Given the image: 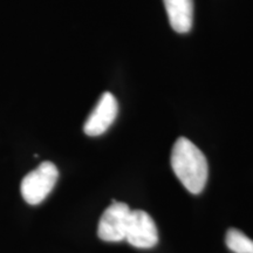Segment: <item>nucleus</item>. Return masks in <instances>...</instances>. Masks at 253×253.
<instances>
[{
	"mask_svg": "<svg viewBox=\"0 0 253 253\" xmlns=\"http://www.w3.org/2000/svg\"><path fill=\"white\" fill-rule=\"evenodd\" d=\"M59 178V170L54 163L42 162L37 169L28 172L21 181L20 191L25 202L38 205L50 194Z\"/></svg>",
	"mask_w": 253,
	"mask_h": 253,
	"instance_id": "nucleus-2",
	"label": "nucleus"
},
{
	"mask_svg": "<svg viewBox=\"0 0 253 253\" xmlns=\"http://www.w3.org/2000/svg\"><path fill=\"white\" fill-rule=\"evenodd\" d=\"M125 240L137 249L154 248L158 242V231L153 218L145 211H131Z\"/></svg>",
	"mask_w": 253,
	"mask_h": 253,
	"instance_id": "nucleus-4",
	"label": "nucleus"
},
{
	"mask_svg": "<svg viewBox=\"0 0 253 253\" xmlns=\"http://www.w3.org/2000/svg\"><path fill=\"white\" fill-rule=\"evenodd\" d=\"M131 210L122 202L113 201V203L104 210L97 226V236L103 242L118 243L126 238L129 216Z\"/></svg>",
	"mask_w": 253,
	"mask_h": 253,
	"instance_id": "nucleus-3",
	"label": "nucleus"
},
{
	"mask_svg": "<svg viewBox=\"0 0 253 253\" xmlns=\"http://www.w3.org/2000/svg\"><path fill=\"white\" fill-rule=\"evenodd\" d=\"M225 243L233 253H253V240L238 229L227 230Z\"/></svg>",
	"mask_w": 253,
	"mask_h": 253,
	"instance_id": "nucleus-7",
	"label": "nucleus"
},
{
	"mask_svg": "<svg viewBox=\"0 0 253 253\" xmlns=\"http://www.w3.org/2000/svg\"><path fill=\"white\" fill-rule=\"evenodd\" d=\"M118 113L119 104L115 96L109 91L103 93L84 122V134L91 137L104 134L116 120Z\"/></svg>",
	"mask_w": 253,
	"mask_h": 253,
	"instance_id": "nucleus-5",
	"label": "nucleus"
},
{
	"mask_svg": "<svg viewBox=\"0 0 253 253\" xmlns=\"http://www.w3.org/2000/svg\"><path fill=\"white\" fill-rule=\"evenodd\" d=\"M171 168L184 188L194 195L203 191L208 182L209 166L205 155L186 137L173 144L170 158Z\"/></svg>",
	"mask_w": 253,
	"mask_h": 253,
	"instance_id": "nucleus-1",
	"label": "nucleus"
},
{
	"mask_svg": "<svg viewBox=\"0 0 253 253\" xmlns=\"http://www.w3.org/2000/svg\"><path fill=\"white\" fill-rule=\"evenodd\" d=\"M169 23L177 33H188L194 20V0H163Z\"/></svg>",
	"mask_w": 253,
	"mask_h": 253,
	"instance_id": "nucleus-6",
	"label": "nucleus"
}]
</instances>
